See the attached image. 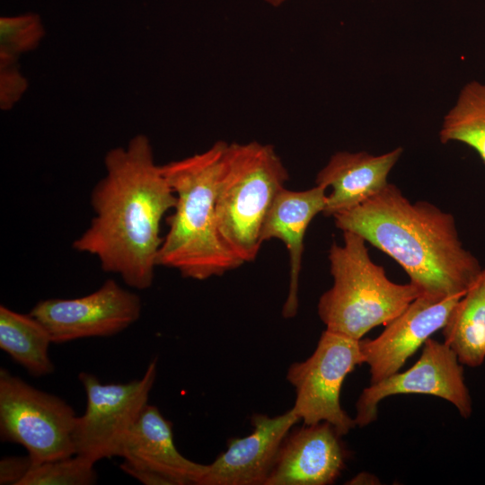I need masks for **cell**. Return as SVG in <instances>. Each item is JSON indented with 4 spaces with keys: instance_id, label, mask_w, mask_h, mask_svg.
I'll use <instances>...</instances> for the list:
<instances>
[{
    "instance_id": "cell-1",
    "label": "cell",
    "mask_w": 485,
    "mask_h": 485,
    "mask_svg": "<svg viewBox=\"0 0 485 485\" xmlns=\"http://www.w3.org/2000/svg\"><path fill=\"white\" fill-rule=\"evenodd\" d=\"M104 166L90 197L94 216L73 249L96 257L104 272L119 276L129 287L147 289L163 240L161 222L173 209L175 194L146 135L109 150Z\"/></svg>"
},
{
    "instance_id": "cell-2",
    "label": "cell",
    "mask_w": 485,
    "mask_h": 485,
    "mask_svg": "<svg viewBox=\"0 0 485 485\" xmlns=\"http://www.w3.org/2000/svg\"><path fill=\"white\" fill-rule=\"evenodd\" d=\"M333 218L337 228L359 234L393 259L422 294L463 295L484 269L464 248L451 213L428 201L411 202L394 184Z\"/></svg>"
},
{
    "instance_id": "cell-3",
    "label": "cell",
    "mask_w": 485,
    "mask_h": 485,
    "mask_svg": "<svg viewBox=\"0 0 485 485\" xmlns=\"http://www.w3.org/2000/svg\"><path fill=\"white\" fill-rule=\"evenodd\" d=\"M227 145L219 140L202 153L161 165L176 203L166 218L157 266L186 278L205 280L243 264L224 245L216 225V192Z\"/></svg>"
},
{
    "instance_id": "cell-4",
    "label": "cell",
    "mask_w": 485,
    "mask_h": 485,
    "mask_svg": "<svg viewBox=\"0 0 485 485\" xmlns=\"http://www.w3.org/2000/svg\"><path fill=\"white\" fill-rule=\"evenodd\" d=\"M343 243H332L328 254L333 284L318 302L326 329L361 340L373 328L387 324L422 292L410 282L397 284L374 262L366 241L343 231Z\"/></svg>"
},
{
    "instance_id": "cell-5",
    "label": "cell",
    "mask_w": 485,
    "mask_h": 485,
    "mask_svg": "<svg viewBox=\"0 0 485 485\" xmlns=\"http://www.w3.org/2000/svg\"><path fill=\"white\" fill-rule=\"evenodd\" d=\"M288 178L272 146L228 143L216 192V225L224 245L243 264L257 258L265 219Z\"/></svg>"
},
{
    "instance_id": "cell-6",
    "label": "cell",
    "mask_w": 485,
    "mask_h": 485,
    "mask_svg": "<svg viewBox=\"0 0 485 485\" xmlns=\"http://www.w3.org/2000/svg\"><path fill=\"white\" fill-rule=\"evenodd\" d=\"M77 416L63 399L0 369V436L23 446L32 463L75 454Z\"/></svg>"
},
{
    "instance_id": "cell-7",
    "label": "cell",
    "mask_w": 485,
    "mask_h": 485,
    "mask_svg": "<svg viewBox=\"0 0 485 485\" xmlns=\"http://www.w3.org/2000/svg\"><path fill=\"white\" fill-rule=\"evenodd\" d=\"M359 340L326 329L313 353L289 366L287 380L295 391L292 409L304 424L329 422L340 436L357 426L340 395L346 376L364 363Z\"/></svg>"
},
{
    "instance_id": "cell-8",
    "label": "cell",
    "mask_w": 485,
    "mask_h": 485,
    "mask_svg": "<svg viewBox=\"0 0 485 485\" xmlns=\"http://www.w3.org/2000/svg\"><path fill=\"white\" fill-rule=\"evenodd\" d=\"M156 373L154 358L141 378L125 384H101L93 374H79L86 393V409L76 419L75 454L93 463L119 456L125 438L148 404Z\"/></svg>"
},
{
    "instance_id": "cell-9",
    "label": "cell",
    "mask_w": 485,
    "mask_h": 485,
    "mask_svg": "<svg viewBox=\"0 0 485 485\" xmlns=\"http://www.w3.org/2000/svg\"><path fill=\"white\" fill-rule=\"evenodd\" d=\"M398 394L439 397L452 403L464 419L472 412L463 365L445 341L428 339L419 358L408 370L397 372L365 388L356 403V425L363 428L374 422L377 419L379 402Z\"/></svg>"
},
{
    "instance_id": "cell-10",
    "label": "cell",
    "mask_w": 485,
    "mask_h": 485,
    "mask_svg": "<svg viewBox=\"0 0 485 485\" xmlns=\"http://www.w3.org/2000/svg\"><path fill=\"white\" fill-rule=\"evenodd\" d=\"M141 310L138 295L108 279L81 297L39 301L30 313L48 329L53 343L59 344L118 334L139 319Z\"/></svg>"
},
{
    "instance_id": "cell-11",
    "label": "cell",
    "mask_w": 485,
    "mask_h": 485,
    "mask_svg": "<svg viewBox=\"0 0 485 485\" xmlns=\"http://www.w3.org/2000/svg\"><path fill=\"white\" fill-rule=\"evenodd\" d=\"M463 295L439 296L421 294L388 322L378 337L361 339L359 345L363 362L369 366L370 384L399 372L432 334L443 329L453 307Z\"/></svg>"
},
{
    "instance_id": "cell-12",
    "label": "cell",
    "mask_w": 485,
    "mask_h": 485,
    "mask_svg": "<svg viewBox=\"0 0 485 485\" xmlns=\"http://www.w3.org/2000/svg\"><path fill=\"white\" fill-rule=\"evenodd\" d=\"M299 420L292 408L274 417L254 414L251 433L229 439L198 485H265L284 439Z\"/></svg>"
},
{
    "instance_id": "cell-13",
    "label": "cell",
    "mask_w": 485,
    "mask_h": 485,
    "mask_svg": "<svg viewBox=\"0 0 485 485\" xmlns=\"http://www.w3.org/2000/svg\"><path fill=\"white\" fill-rule=\"evenodd\" d=\"M329 422L305 425L284 439L265 485H327L345 468L348 451Z\"/></svg>"
},
{
    "instance_id": "cell-14",
    "label": "cell",
    "mask_w": 485,
    "mask_h": 485,
    "mask_svg": "<svg viewBox=\"0 0 485 485\" xmlns=\"http://www.w3.org/2000/svg\"><path fill=\"white\" fill-rule=\"evenodd\" d=\"M403 149L397 147L382 154L367 152H337L320 170L315 184L331 191L327 194L322 214L334 216L352 209L380 192Z\"/></svg>"
},
{
    "instance_id": "cell-15",
    "label": "cell",
    "mask_w": 485,
    "mask_h": 485,
    "mask_svg": "<svg viewBox=\"0 0 485 485\" xmlns=\"http://www.w3.org/2000/svg\"><path fill=\"white\" fill-rule=\"evenodd\" d=\"M119 456L133 467L165 475L176 485H198L207 468V464L193 462L178 451L172 423L151 404L142 410L125 438Z\"/></svg>"
},
{
    "instance_id": "cell-16",
    "label": "cell",
    "mask_w": 485,
    "mask_h": 485,
    "mask_svg": "<svg viewBox=\"0 0 485 485\" xmlns=\"http://www.w3.org/2000/svg\"><path fill=\"white\" fill-rule=\"evenodd\" d=\"M326 190L316 184L305 190L283 189L277 196L262 227V242L278 239L284 242L289 254V289L282 309L285 318H292L297 313L304 238L312 220L323 212Z\"/></svg>"
},
{
    "instance_id": "cell-17",
    "label": "cell",
    "mask_w": 485,
    "mask_h": 485,
    "mask_svg": "<svg viewBox=\"0 0 485 485\" xmlns=\"http://www.w3.org/2000/svg\"><path fill=\"white\" fill-rule=\"evenodd\" d=\"M445 342L463 366L485 361V269L453 307L442 329Z\"/></svg>"
},
{
    "instance_id": "cell-18",
    "label": "cell",
    "mask_w": 485,
    "mask_h": 485,
    "mask_svg": "<svg viewBox=\"0 0 485 485\" xmlns=\"http://www.w3.org/2000/svg\"><path fill=\"white\" fill-rule=\"evenodd\" d=\"M50 343V333L37 318L0 305V348L30 375L44 376L54 372Z\"/></svg>"
},
{
    "instance_id": "cell-19",
    "label": "cell",
    "mask_w": 485,
    "mask_h": 485,
    "mask_svg": "<svg viewBox=\"0 0 485 485\" xmlns=\"http://www.w3.org/2000/svg\"><path fill=\"white\" fill-rule=\"evenodd\" d=\"M439 138L468 146L485 164V84L474 80L463 85L444 117Z\"/></svg>"
},
{
    "instance_id": "cell-20",
    "label": "cell",
    "mask_w": 485,
    "mask_h": 485,
    "mask_svg": "<svg viewBox=\"0 0 485 485\" xmlns=\"http://www.w3.org/2000/svg\"><path fill=\"white\" fill-rule=\"evenodd\" d=\"M93 461L84 456H72L31 465L20 485H91L97 474Z\"/></svg>"
},
{
    "instance_id": "cell-21",
    "label": "cell",
    "mask_w": 485,
    "mask_h": 485,
    "mask_svg": "<svg viewBox=\"0 0 485 485\" xmlns=\"http://www.w3.org/2000/svg\"><path fill=\"white\" fill-rule=\"evenodd\" d=\"M45 30L39 15L26 13L0 19V59L19 57L39 47Z\"/></svg>"
},
{
    "instance_id": "cell-22",
    "label": "cell",
    "mask_w": 485,
    "mask_h": 485,
    "mask_svg": "<svg viewBox=\"0 0 485 485\" xmlns=\"http://www.w3.org/2000/svg\"><path fill=\"white\" fill-rule=\"evenodd\" d=\"M28 81L18 66V60L0 59V107L12 109L23 96Z\"/></svg>"
},
{
    "instance_id": "cell-23",
    "label": "cell",
    "mask_w": 485,
    "mask_h": 485,
    "mask_svg": "<svg viewBox=\"0 0 485 485\" xmlns=\"http://www.w3.org/2000/svg\"><path fill=\"white\" fill-rule=\"evenodd\" d=\"M32 465L31 457L7 456L0 461V484L20 485Z\"/></svg>"
},
{
    "instance_id": "cell-24",
    "label": "cell",
    "mask_w": 485,
    "mask_h": 485,
    "mask_svg": "<svg viewBox=\"0 0 485 485\" xmlns=\"http://www.w3.org/2000/svg\"><path fill=\"white\" fill-rule=\"evenodd\" d=\"M119 467L125 473L145 485H176L172 479L151 470L136 468L125 462Z\"/></svg>"
},
{
    "instance_id": "cell-25",
    "label": "cell",
    "mask_w": 485,
    "mask_h": 485,
    "mask_svg": "<svg viewBox=\"0 0 485 485\" xmlns=\"http://www.w3.org/2000/svg\"><path fill=\"white\" fill-rule=\"evenodd\" d=\"M348 482L349 484H378L379 481L378 479L370 473L367 472H362L357 475H356L353 479H351Z\"/></svg>"
},
{
    "instance_id": "cell-26",
    "label": "cell",
    "mask_w": 485,
    "mask_h": 485,
    "mask_svg": "<svg viewBox=\"0 0 485 485\" xmlns=\"http://www.w3.org/2000/svg\"><path fill=\"white\" fill-rule=\"evenodd\" d=\"M271 6L278 7L288 0H263Z\"/></svg>"
}]
</instances>
